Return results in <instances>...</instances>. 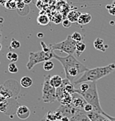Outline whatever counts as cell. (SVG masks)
<instances>
[{
	"mask_svg": "<svg viewBox=\"0 0 115 121\" xmlns=\"http://www.w3.org/2000/svg\"><path fill=\"white\" fill-rule=\"evenodd\" d=\"M4 5L7 9H9V10L17 9V2L15 0H8Z\"/></svg>",
	"mask_w": 115,
	"mask_h": 121,
	"instance_id": "obj_19",
	"label": "cell"
},
{
	"mask_svg": "<svg viewBox=\"0 0 115 121\" xmlns=\"http://www.w3.org/2000/svg\"><path fill=\"white\" fill-rule=\"evenodd\" d=\"M20 47H21V43H20L18 40L15 39H12V41H11V43H10V48H11L18 49Z\"/></svg>",
	"mask_w": 115,
	"mask_h": 121,
	"instance_id": "obj_23",
	"label": "cell"
},
{
	"mask_svg": "<svg viewBox=\"0 0 115 121\" xmlns=\"http://www.w3.org/2000/svg\"><path fill=\"white\" fill-rule=\"evenodd\" d=\"M104 115H105V117H107L108 119H109V120H110L111 121H115V117H112V116H110V115H109L107 113H105Z\"/></svg>",
	"mask_w": 115,
	"mask_h": 121,
	"instance_id": "obj_31",
	"label": "cell"
},
{
	"mask_svg": "<svg viewBox=\"0 0 115 121\" xmlns=\"http://www.w3.org/2000/svg\"><path fill=\"white\" fill-rule=\"evenodd\" d=\"M37 36H38V38H43V37H44V34H43V33H38Z\"/></svg>",
	"mask_w": 115,
	"mask_h": 121,
	"instance_id": "obj_35",
	"label": "cell"
},
{
	"mask_svg": "<svg viewBox=\"0 0 115 121\" xmlns=\"http://www.w3.org/2000/svg\"><path fill=\"white\" fill-rule=\"evenodd\" d=\"M29 60L26 64V68L28 70H31L35 65L41 62H44L46 60H49L53 57V50H50L48 52H45L44 50H41L36 52H30L29 53Z\"/></svg>",
	"mask_w": 115,
	"mask_h": 121,
	"instance_id": "obj_4",
	"label": "cell"
},
{
	"mask_svg": "<svg viewBox=\"0 0 115 121\" xmlns=\"http://www.w3.org/2000/svg\"><path fill=\"white\" fill-rule=\"evenodd\" d=\"M106 8L109 11V14L112 16H115V6L114 5H107L106 6Z\"/></svg>",
	"mask_w": 115,
	"mask_h": 121,
	"instance_id": "obj_26",
	"label": "cell"
},
{
	"mask_svg": "<svg viewBox=\"0 0 115 121\" xmlns=\"http://www.w3.org/2000/svg\"><path fill=\"white\" fill-rule=\"evenodd\" d=\"M43 67H44V70L46 71H50L52 70L53 68H54V63H53L52 60H46V61L44 62V65H43Z\"/></svg>",
	"mask_w": 115,
	"mask_h": 121,
	"instance_id": "obj_20",
	"label": "cell"
},
{
	"mask_svg": "<svg viewBox=\"0 0 115 121\" xmlns=\"http://www.w3.org/2000/svg\"><path fill=\"white\" fill-rule=\"evenodd\" d=\"M49 47L53 51L58 50L67 53L68 55H73L77 50V42L72 39L71 35H68L65 40L54 44H50Z\"/></svg>",
	"mask_w": 115,
	"mask_h": 121,
	"instance_id": "obj_5",
	"label": "cell"
},
{
	"mask_svg": "<svg viewBox=\"0 0 115 121\" xmlns=\"http://www.w3.org/2000/svg\"><path fill=\"white\" fill-rule=\"evenodd\" d=\"M60 121H69V118L67 116H62V119L60 120Z\"/></svg>",
	"mask_w": 115,
	"mask_h": 121,
	"instance_id": "obj_33",
	"label": "cell"
},
{
	"mask_svg": "<svg viewBox=\"0 0 115 121\" xmlns=\"http://www.w3.org/2000/svg\"><path fill=\"white\" fill-rule=\"evenodd\" d=\"M45 121H50V120H46ZM54 121H60V120H54Z\"/></svg>",
	"mask_w": 115,
	"mask_h": 121,
	"instance_id": "obj_39",
	"label": "cell"
},
{
	"mask_svg": "<svg viewBox=\"0 0 115 121\" xmlns=\"http://www.w3.org/2000/svg\"><path fill=\"white\" fill-rule=\"evenodd\" d=\"M40 45L42 46V50H44V51H45V52H48V51L52 50V49L50 48V47H48V46L46 45V44L44 43L43 41H41V42H40Z\"/></svg>",
	"mask_w": 115,
	"mask_h": 121,
	"instance_id": "obj_30",
	"label": "cell"
},
{
	"mask_svg": "<svg viewBox=\"0 0 115 121\" xmlns=\"http://www.w3.org/2000/svg\"><path fill=\"white\" fill-rule=\"evenodd\" d=\"M25 3L22 0H17V9H23L25 8Z\"/></svg>",
	"mask_w": 115,
	"mask_h": 121,
	"instance_id": "obj_27",
	"label": "cell"
},
{
	"mask_svg": "<svg viewBox=\"0 0 115 121\" xmlns=\"http://www.w3.org/2000/svg\"><path fill=\"white\" fill-rule=\"evenodd\" d=\"M53 58L58 60L62 64L65 71L66 78L69 79L72 83L77 80L88 68L77 60L73 55H67V56H59L54 53Z\"/></svg>",
	"mask_w": 115,
	"mask_h": 121,
	"instance_id": "obj_1",
	"label": "cell"
},
{
	"mask_svg": "<svg viewBox=\"0 0 115 121\" xmlns=\"http://www.w3.org/2000/svg\"><path fill=\"white\" fill-rule=\"evenodd\" d=\"M113 5H114V6H115V0H114V3H113Z\"/></svg>",
	"mask_w": 115,
	"mask_h": 121,
	"instance_id": "obj_38",
	"label": "cell"
},
{
	"mask_svg": "<svg viewBox=\"0 0 115 121\" xmlns=\"http://www.w3.org/2000/svg\"><path fill=\"white\" fill-rule=\"evenodd\" d=\"M71 36H72V39L74 41H76L77 43L81 42V41H82L81 35L80 33H78V32H74V33H73Z\"/></svg>",
	"mask_w": 115,
	"mask_h": 121,
	"instance_id": "obj_24",
	"label": "cell"
},
{
	"mask_svg": "<svg viewBox=\"0 0 115 121\" xmlns=\"http://www.w3.org/2000/svg\"><path fill=\"white\" fill-rule=\"evenodd\" d=\"M92 111H94V108H93V106H91V104L87 103V104L85 106V107H84V111L86 112V113H88V112H91Z\"/></svg>",
	"mask_w": 115,
	"mask_h": 121,
	"instance_id": "obj_28",
	"label": "cell"
},
{
	"mask_svg": "<svg viewBox=\"0 0 115 121\" xmlns=\"http://www.w3.org/2000/svg\"><path fill=\"white\" fill-rule=\"evenodd\" d=\"M20 83H21V85L23 88H30V87L33 84V80H32L31 78L29 77V76H24V77L21 78Z\"/></svg>",
	"mask_w": 115,
	"mask_h": 121,
	"instance_id": "obj_16",
	"label": "cell"
},
{
	"mask_svg": "<svg viewBox=\"0 0 115 121\" xmlns=\"http://www.w3.org/2000/svg\"><path fill=\"white\" fill-rule=\"evenodd\" d=\"M22 1L24 2L25 4H30V3L32 2V0H22Z\"/></svg>",
	"mask_w": 115,
	"mask_h": 121,
	"instance_id": "obj_34",
	"label": "cell"
},
{
	"mask_svg": "<svg viewBox=\"0 0 115 121\" xmlns=\"http://www.w3.org/2000/svg\"><path fill=\"white\" fill-rule=\"evenodd\" d=\"M2 48H3V46H2L1 43H0V51H1V50H2Z\"/></svg>",
	"mask_w": 115,
	"mask_h": 121,
	"instance_id": "obj_37",
	"label": "cell"
},
{
	"mask_svg": "<svg viewBox=\"0 0 115 121\" xmlns=\"http://www.w3.org/2000/svg\"><path fill=\"white\" fill-rule=\"evenodd\" d=\"M5 101H7V98H5V97H3L2 95H0V104L5 102Z\"/></svg>",
	"mask_w": 115,
	"mask_h": 121,
	"instance_id": "obj_32",
	"label": "cell"
},
{
	"mask_svg": "<svg viewBox=\"0 0 115 121\" xmlns=\"http://www.w3.org/2000/svg\"><path fill=\"white\" fill-rule=\"evenodd\" d=\"M37 23L40 26H46L49 23V18L47 15H44V14H41L39 15L37 17Z\"/></svg>",
	"mask_w": 115,
	"mask_h": 121,
	"instance_id": "obj_17",
	"label": "cell"
},
{
	"mask_svg": "<svg viewBox=\"0 0 115 121\" xmlns=\"http://www.w3.org/2000/svg\"><path fill=\"white\" fill-rule=\"evenodd\" d=\"M91 21V16L89 13H81V16L79 17V19L77 21V24L79 25H86L90 23Z\"/></svg>",
	"mask_w": 115,
	"mask_h": 121,
	"instance_id": "obj_14",
	"label": "cell"
},
{
	"mask_svg": "<svg viewBox=\"0 0 115 121\" xmlns=\"http://www.w3.org/2000/svg\"><path fill=\"white\" fill-rule=\"evenodd\" d=\"M81 12H80L79 11H77V9H73L71 10L67 15V19H68L72 23H75L77 22L79 19V17L81 16Z\"/></svg>",
	"mask_w": 115,
	"mask_h": 121,
	"instance_id": "obj_12",
	"label": "cell"
},
{
	"mask_svg": "<svg viewBox=\"0 0 115 121\" xmlns=\"http://www.w3.org/2000/svg\"><path fill=\"white\" fill-rule=\"evenodd\" d=\"M8 71L12 74H16V73L18 72V68H17V65H16L14 62H12L8 65Z\"/></svg>",
	"mask_w": 115,
	"mask_h": 121,
	"instance_id": "obj_22",
	"label": "cell"
},
{
	"mask_svg": "<svg viewBox=\"0 0 115 121\" xmlns=\"http://www.w3.org/2000/svg\"><path fill=\"white\" fill-rule=\"evenodd\" d=\"M62 16L61 15V14H55L54 16H53V21L55 23V24H58V23H60L61 21L62 22Z\"/></svg>",
	"mask_w": 115,
	"mask_h": 121,
	"instance_id": "obj_25",
	"label": "cell"
},
{
	"mask_svg": "<svg viewBox=\"0 0 115 121\" xmlns=\"http://www.w3.org/2000/svg\"><path fill=\"white\" fill-rule=\"evenodd\" d=\"M62 82H63V79H62L61 76L58 75V74L51 76V78H50V83H51L52 86L54 87L55 88H58L62 86Z\"/></svg>",
	"mask_w": 115,
	"mask_h": 121,
	"instance_id": "obj_13",
	"label": "cell"
},
{
	"mask_svg": "<svg viewBox=\"0 0 115 121\" xmlns=\"http://www.w3.org/2000/svg\"><path fill=\"white\" fill-rule=\"evenodd\" d=\"M51 76H44V81L42 88V100L44 103H52L57 101L56 88L53 87L50 83Z\"/></svg>",
	"mask_w": 115,
	"mask_h": 121,
	"instance_id": "obj_6",
	"label": "cell"
},
{
	"mask_svg": "<svg viewBox=\"0 0 115 121\" xmlns=\"http://www.w3.org/2000/svg\"><path fill=\"white\" fill-rule=\"evenodd\" d=\"M58 111H59L62 113V116H67L68 118H71L73 115H75L80 110L77 109V108L73 107L72 106L69 105V106H63L61 105V106L59 108H58Z\"/></svg>",
	"mask_w": 115,
	"mask_h": 121,
	"instance_id": "obj_8",
	"label": "cell"
},
{
	"mask_svg": "<svg viewBox=\"0 0 115 121\" xmlns=\"http://www.w3.org/2000/svg\"><path fill=\"white\" fill-rule=\"evenodd\" d=\"M86 115H87V116L89 117V119L91 121H104V120L106 118L104 115L95 111L88 112V113H86Z\"/></svg>",
	"mask_w": 115,
	"mask_h": 121,
	"instance_id": "obj_11",
	"label": "cell"
},
{
	"mask_svg": "<svg viewBox=\"0 0 115 121\" xmlns=\"http://www.w3.org/2000/svg\"><path fill=\"white\" fill-rule=\"evenodd\" d=\"M78 93H80L85 98L86 102L93 106L95 111L105 115V112L102 110L100 103V97H99L98 90H97L96 82H91V86L89 89L86 90V92H78Z\"/></svg>",
	"mask_w": 115,
	"mask_h": 121,
	"instance_id": "obj_3",
	"label": "cell"
},
{
	"mask_svg": "<svg viewBox=\"0 0 115 121\" xmlns=\"http://www.w3.org/2000/svg\"><path fill=\"white\" fill-rule=\"evenodd\" d=\"M94 47L96 50L101 51V52H105L106 49H107V46L105 45L104 40L100 38H97L94 41Z\"/></svg>",
	"mask_w": 115,
	"mask_h": 121,
	"instance_id": "obj_15",
	"label": "cell"
},
{
	"mask_svg": "<svg viewBox=\"0 0 115 121\" xmlns=\"http://www.w3.org/2000/svg\"><path fill=\"white\" fill-rule=\"evenodd\" d=\"M72 100L71 106L78 110H83L84 111V107L87 104L85 98L78 92H75V93L72 94Z\"/></svg>",
	"mask_w": 115,
	"mask_h": 121,
	"instance_id": "obj_7",
	"label": "cell"
},
{
	"mask_svg": "<svg viewBox=\"0 0 115 121\" xmlns=\"http://www.w3.org/2000/svg\"><path fill=\"white\" fill-rule=\"evenodd\" d=\"M7 58H8L9 60H11L12 62H14V63H15V62L18 60V55H17L16 52H8V54H7Z\"/></svg>",
	"mask_w": 115,
	"mask_h": 121,
	"instance_id": "obj_21",
	"label": "cell"
},
{
	"mask_svg": "<svg viewBox=\"0 0 115 121\" xmlns=\"http://www.w3.org/2000/svg\"><path fill=\"white\" fill-rule=\"evenodd\" d=\"M17 115L21 120H26L30 115V109L26 106H20L17 110Z\"/></svg>",
	"mask_w": 115,
	"mask_h": 121,
	"instance_id": "obj_9",
	"label": "cell"
},
{
	"mask_svg": "<svg viewBox=\"0 0 115 121\" xmlns=\"http://www.w3.org/2000/svg\"><path fill=\"white\" fill-rule=\"evenodd\" d=\"M86 44L84 43L83 42H78V43H77V56H81V53L83 52L84 51L86 50Z\"/></svg>",
	"mask_w": 115,
	"mask_h": 121,
	"instance_id": "obj_18",
	"label": "cell"
},
{
	"mask_svg": "<svg viewBox=\"0 0 115 121\" xmlns=\"http://www.w3.org/2000/svg\"><path fill=\"white\" fill-rule=\"evenodd\" d=\"M2 39V32H1V30H0V41Z\"/></svg>",
	"mask_w": 115,
	"mask_h": 121,
	"instance_id": "obj_36",
	"label": "cell"
},
{
	"mask_svg": "<svg viewBox=\"0 0 115 121\" xmlns=\"http://www.w3.org/2000/svg\"><path fill=\"white\" fill-rule=\"evenodd\" d=\"M69 121H91L86 115V112L80 110L75 115L69 119Z\"/></svg>",
	"mask_w": 115,
	"mask_h": 121,
	"instance_id": "obj_10",
	"label": "cell"
},
{
	"mask_svg": "<svg viewBox=\"0 0 115 121\" xmlns=\"http://www.w3.org/2000/svg\"><path fill=\"white\" fill-rule=\"evenodd\" d=\"M0 111H1V110H0Z\"/></svg>",
	"mask_w": 115,
	"mask_h": 121,
	"instance_id": "obj_40",
	"label": "cell"
},
{
	"mask_svg": "<svg viewBox=\"0 0 115 121\" xmlns=\"http://www.w3.org/2000/svg\"><path fill=\"white\" fill-rule=\"evenodd\" d=\"M62 23V26H63L64 28H70L72 26V22L68 20V19H65V20H63Z\"/></svg>",
	"mask_w": 115,
	"mask_h": 121,
	"instance_id": "obj_29",
	"label": "cell"
},
{
	"mask_svg": "<svg viewBox=\"0 0 115 121\" xmlns=\"http://www.w3.org/2000/svg\"><path fill=\"white\" fill-rule=\"evenodd\" d=\"M115 70V62L111 63L106 66L96 67L94 69H88L87 70L74 82L75 85L81 84L85 82H96L99 79L109 75Z\"/></svg>",
	"mask_w": 115,
	"mask_h": 121,
	"instance_id": "obj_2",
	"label": "cell"
}]
</instances>
